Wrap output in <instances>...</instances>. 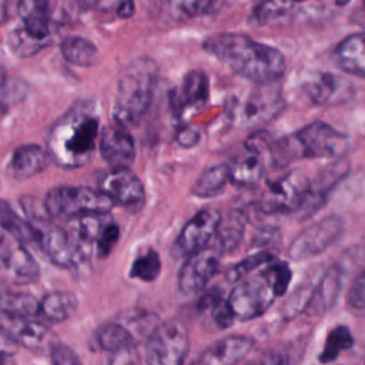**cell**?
<instances>
[{"label":"cell","mask_w":365,"mask_h":365,"mask_svg":"<svg viewBox=\"0 0 365 365\" xmlns=\"http://www.w3.org/2000/svg\"><path fill=\"white\" fill-rule=\"evenodd\" d=\"M204 50L257 84H271L285 70V58L278 48L240 33L212 34L204 40Z\"/></svg>","instance_id":"obj_1"},{"label":"cell","mask_w":365,"mask_h":365,"mask_svg":"<svg viewBox=\"0 0 365 365\" xmlns=\"http://www.w3.org/2000/svg\"><path fill=\"white\" fill-rule=\"evenodd\" d=\"M98 130L100 121L93 103H78L50 128L46 154L61 168L83 167L94 155Z\"/></svg>","instance_id":"obj_2"},{"label":"cell","mask_w":365,"mask_h":365,"mask_svg":"<svg viewBox=\"0 0 365 365\" xmlns=\"http://www.w3.org/2000/svg\"><path fill=\"white\" fill-rule=\"evenodd\" d=\"M349 138L322 121H314L304 128L274 140L269 155L274 163L284 165L301 158H331L342 155L349 148Z\"/></svg>","instance_id":"obj_3"},{"label":"cell","mask_w":365,"mask_h":365,"mask_svg":"<svg viewBox=\"0 0 365 365\" xmlns=\"http://www.w3.org/2000/svg\"><path fill=\"white\" fill-rule=\"evenodd\" d=\"M157 83V66L148 57L133 60L121 73L113 103L114 123L137 124L147 113Z\"/></svg>","instance_id":"obj_4"},{"label":"cell","mask_w":365,"mask_h":365,"mask_svg":"<svg viewBox=\"0 0 365 365\" xmlns=\"http://www.w3.org/2000/svg\"><path fill=\"white\" fill-rule=\"evenodd\" d=\"M269 262L262 265L257 274L251 272L235 281L234 288L225 298L235 319H255L272 305L277 294L268 267Z\"/></svg>","instance_id":"obj_5"},{"label":"cell","mask_w":365,"mask_h":365,"mask_svg":"<svg viewBox=\"0 0 365 365\" xmlns=\"http://www.w3.org/2000/svg\"><path fill=\"white\" fill-rule=\"evenodd\" d=\"M43 202L51 218L66 221L83 215L108 214L114 207V202L101 191L74 185L51 188Z\"/></svg>","instance_id":"obj_6"},{"label":"cell","mask_w":365,"mask_h":365,"mask_svg":"<svg viewBox=\"0 0 365 365\" xmlns=\"http://www.w3.org/2000/svg\"><path fill=\"white\" fill-rule=\"evenodd\" d=\"M188 348V332L180 321L160 322L147 336V365H184Z\"/></svg>","instance_id":"obj_7"},{"label":"cell","mask_w":365,"mask_h":365,"mask_svg":"<svg viewBox=\"0 0 365 365\" xmlns=\"http://www.w3.org/2000/svg\"><path fill=\"white\" fill-rule=\"evenodd\" d=\"M309 180L298 171H289L267 182L259 198V208L264 212H292L302 205Z\"/></svg>","instance_id":"obj_8"},{"label":"cell","mask_w":365,"mask_h":365,"mask_svg":"<svg viewBox=\"0 0 365 365\" xmlns=\"http://www.w3.org/2000/svg\"><path fill=\"white\" fill-rule=\"evenodd\" d=\"M40 278V267L26 244L6 237L0 241V279L10 285H29Z\"/></svg>","instance_id":"obj_9"},{"label":"cell","mask_w":365,"mask_h":365,"mask_svg":"<svg viewBox=\"0 0 365 365\" xmlns=\"http://www.w3.org/2000/svg\"><path fill=\"white\" fill-rule=\"evenodd\" d=\"M342 230L344 221L339 217H327L319 222L309 225L294 238L288 247V257L295 261L312 258L334 244Z\"/></svg>","instance_id":"obj_10"},{"label":"cell","mask_w":365,"mask_h":365,"mask_svg":"<svg viewBox=\"0 0 365 365\" xmlns=\"http://www.w3.org/2000/svg\"><path fill=\"white\" fill-rule=\"evenodd\" d=\"M221 250L215 241L207 247L187 255V259L178 272V287L185 294H197L205 288V285L215 275Z\"/></svg>","instance_id":"obj_11"},{"label":"cell","mask_w":365,"mask_h":365,"mask_svg":"<svg viewBox=\"0 0 365 365\" xmlns=\"http://www.w3.org/2000/svg\"><path fill=\"white\" fill-rule=\"evenodd\" d=\"M221 214L214 208L198 211L180 231L171 252L175 257H187L214 241Z\"/></svg>","instance_id":"obj_12"},{"label":"cell","mask_w":365,"mask_h":365,"mask_svg":"<svg viewBox=\"0 0 365 365\" xmlns=\"http://www.w3.org/2000/svg\"><path fill=\"white\" fill-rule=\"evenodd\" d=\"M284 101L279 91L271 84H258L234 108V120L241 125L265 123L282 110Z\"/></svg>","instance_id":"obj_13"},{"label":"cell","mask_w":365,"mask_h":365,"mask_svg":"<svg viewBox=\"0 0 365 365\" xmlns=\"http://www.w3.org/2000/svg\"><path fill=\"white\" fill-rule=\"evenodd\" d=\"M208 77L200 70L188 71L178 87L171 91L170 106L180 121H187L202 110L208 100Z\"/></svg>","instance_id":"obj_14"},{"label":"cell","mask_w":365,"mask_h":365,"mask_svg":"<svg viewBox=\"0 0 365 365\" xmlns=\"http://www.w3.org/2000/svg\"><path fill=\"white\" fill-rule=\"evenodd\" d=\"M98 191L114 204L138 210L144 204V187L130 168H111L98 180Z\"/></svg>","instance_id":"obj_15"},{"label":"cell","mask_w":365,"mask_h":365,"mask_svg":"<svg viewBox=\"0 0 365 365\" xmlns=\"http://www.w3.org/2000/svg\"><path fill=\"white\" fill-rule=\"evenodd\" d=\"M304 90L309 100L318 106H338L355 96L352 81L329 71L311 74L304 83Z\"/></svg>","instance_id":"obj_16"},{"label":"cell","mask_w":365,"mask_h":365,"mask_svg":"<svg viewBox=\"0 0 365 365\" xmlns=\"http://www.w3.org/2000/svg\"><path fill=\"white\" fill-rule=\"evenodd\" d=\"M98 148L113 168H130L135 158V144L125 127L113 123L101 131Z\"/></svg>","instance_id":"obj_17"},{"label":"cell","mask_w":365,"mask_h":365,"mask_svg":"<svg viewBox=\"0 0 365 365\" xmlns=\"http://www.w3.org/2000/svg\"><path fill=\"white\" fill-rule=\"evenodd\" d=\"M14 338L17 345L33 352L48 351L56 341L50 328L33 317H7L0 322Z\"/></svg>","instance_id":"obj_18"},{"label":"cell","mask_w":365,"mask_h":365,"mask_svg":"<svg viewBox=\"0 0 365 365\" xmlns=\"http://www.w3.org/2000/svg\"><path fill=\"white\" fill-rule=\"evenodd\" d=\"M252 344L245 335L225 336L208 346L191 365H234L247 355Z\"/></svg>","instance_id":"obj_19"},{"label":"cell","mask_w":365,"mask_h":365,"mask_svg":"<svg viewBox=\"0 0 365 365\" xmlns=\"http://www.w3.org/2000/svg\"><path fill=\"white\" fill-rule=\"evenodd\" d=\"M348 163L346 161H335L325 168H322L318 175L309 181L308 191L305 200L298 211H304L305 215L314 212L318 207L322 205L329 191L346 175Z\"/></svg>","instance_id":"obj_20"},{"label":"cell","mask_w":365,"mask_h":365,"mask_svg":"<svg viewBox=\"0 0 365 365\" xmlns=\"http://www.w3.org/2000/svg\"><path fill=\"white\" fill-rule=\"evenodd\" d=\"M17 13L23 29L33 37L50 41L51 36V0H17Z\"/></svg>","instance_id":"obj_21"},{"label":"cell","mask_w":365,"mask_h":365,"mask_svg":"<svg viewBox=\"0 0 365 365\" xmlns=\"http://www.w3.org/2000/svg\"><path fill=\"white\" fill-rule=\"evenodd\" d=\"M342 274L339 267L329 268L311 292L304 309L308 315H321L328 311L336 301L341 291Z\"/></svg>","instance_id":"obj_22"},{"label":"cell","mask_w":365,"mask_h":365,"mask_svg":"<svg viewBox=\"0 0 365 365\" xmlns=\"http://www.w3.org/2000/svg\"><path fill=\"white\" fill-rule=\"evenodd\" d=\"M46 150L37 144H24L14 150L7 167V174L14 180H27L46 167Z\"/></svg>","instance_id":"obj_23"},{"label":"cell","mask_w":365,"mask_h":365,"mask_svg":"<svg viewBox=\"0 0 365 365\" xmlns=\"http://www.w3.org/2000/svg\"><path fill=\"white\" fill-rule=\"evenodd\" d=\"M264 155L265 154L245 150L244 154L228 164L230 182L237 187H250L257 184L265 171Z\"/></svg>","instance_id":"obj_24"},{"label":"cell","mask_w":365,"mask_h":365,"mask_svg":"<svg viewBox=\"0 0 365 365\" xmlns=\"http://www.w3.org/2000/svg\"><path fill=\"white\" fill-rule=\"evenodd\" d=\"M365 36L355 33L344 38L335 50L336 64L346 73L358 77L365 76Z\"/></svg>","instance_id":"obj_25"},{"label":"cell","mask_w":365,"mask_h":365,"mask_svg":"<svg viewBox=\"0 0 365 365\" xmlns=\"http://www.w3.org/2000/svg\"><path fill=\"white\" fill-rule=\"evenodd\" d=\"M78 301L73 292L53 291L38 301V314L50 322H64L77 311Z\"/></svg>","instance_id":"obj_26"},{"label":"cell","mask_w":365,"mask_h":365,"mask_svg":"<svg viewBox=\"0 0 365 365\" xmlns=\"http://www.w3.org/2000/svg\"><path fill=\"white\" fill-rule=\"evenodd\" d=\"M247 218L241 211H231L227 217H221L214 241L221 252H232L241 242L245 231Z\"/></svg>","instance_id":"obj_27"},{"label":"cell","mask_w":365,"mask_h":365,"mask_svg":"<svg viewBox=\"0 0 365 365\" xmlns=\"http://www.w3.org/2000/svg\"><path fill=\"white\" fill-rule=\"evenodd\" d=\"M230 182V173L227 164H218L207 168L194 182L191 192L200 198H210L221 194Z\"/></svg>","instance_id":"obj_28"},{"label":"cell","mask_w":365,"mask_h":365,"mask_svg":"<svg viewBox=\"0 0 365 365\" xmlns=\"http://www.w3.org/2000/svg\"><path fill=\"white\" fill-rule=\"evenodd\" d=\"M0 312L7 317H36L38 301L30 294L0 287Z\"/></svg>","instance_id":"obj_29"},{"label":"cell","mask_w":365,"mask_h":365,"mask_svg":"<svg viewBox=\"0 0 365 365\" xmlns=\"http://www.w3.org/2000/svg\"><path fill=\"white\" fill-rule=\"evenodd\" d=\"M60 48L63 57L70 64L80 67L91 66L97 57V47L90 40L78 36L66 37L61 41Z\"/></svg>","instance_id":"obj_30"},{"label":"cell","mask_w":365,"mask_h":365,"mask_svg":"<svg viewBox=\"0 0 365 365\" xmlns=\"http://www.w3.org/2000/svg\"><path fill=\"white\" fill-rule=\"evenodd\" d=\"M0 228L23 244H34V235L29 222L20 218L9 202L0 200Z\"/></svg>","instance_id":"obj_31"},{"label":"cell","mask_w":365,"mask_h":365,"mask_svg":"<svg viewBox=\"0 0 365 365\" xmlns=\"http://www.w3.org/2000/svg\"><path fill=\"white\" fill-rule=\"evenodd\" d=\"M354 344H355V339L349 328L345 325H338L332 331H329L324 344V349L319 354V361L322 364L332 362L339 356L342 351L351 349Z\"/></svg>","instance_id":"obj_32"},{"label":"cell","mask_w":365,"mask_h":365,"mask_svg":"<svg viewBox=\"0 0 365 365\" xmlns=\"http://www.w3.org/2000/svg\"><path fill=\"white\" fill-rule=\"evenodd\" d=\"M98 344L107 352H114L123 346L135 344V338L123 324L108 322L98 332Z\"/></svg>","instance_id":"obj_33"},{"label":"cell","mask_w":365,"mask_h":365,"mask_svg":"<svg viewBox=\"0 0 365 365\" xmlns=\"http://www.w3.org/2000/svg\"><path fill=\"white\" fill-rule=\"evenodd\" d=\"M161 271V259L154 250L145 251L137 257L131 265L130 277L141 281H154Z\"/></svg>","instance_id":"obj_34"},{"label":"cell","mask_w":365,"mask_h":365,"mask_svg":"<svg viewBox=\"0 0 365 365\" xmlns=\"http://www.w3.org/2000/svg\"><path fill=\"white\" fill-rule=\"evenodd\" d=\"M47 44H48V41L38 40V38L30 36L23 27L16 29L9 36V46H10V48L13 50L14 54H17L20 57L33 56L34 53H37L38 50H41Z\"/></svg>","instance_id":"obj_35"},{"label":"cell","mask_w":365,"mask_h":365,"mask_svg":"<svg viewBox=\"0 0 365 365\" xmlns=\"http://www.w3.org/2000/svg\"><path fill=\"white\" fill-rule=\"evenodd\" d=\"M274 258L275 257L268 251H259L257 254L248 255L247 258H244L242 261H240L238 264H235L234 267H231L227 271V279L235 282V281L241 279L242 277H245L251 272H255L257 269H259L262 265L272 261Z\"/></svg>","instance_id":"obj_36"},{"label":"cell","mask_w":365,"mask_h":365,"mask_svg":"<svg viewBox=\"0 0 365 365\" xmlns=\"http://www.w3.org/2000/svg\"><path fill=\"white\" fill-rule=\"evenodd\" d=\"M202 304L207 308H210L211 317L220 328H228L232 325L235 318L231 312V308L228 307L227 299H224L218 295H208L207 298L202 299Z\"/></svg>","instance_id":"obj_37"},{"label":"cell","mask_w":365,"mask_h":365,"mask_svg":"<svg viewBox=\"0 0 365 365\" xmlns=\"http://www.w3.org/2000/svg\"><path fill=\"white\" fill-rule=\"evenodd\" d=\"M289 0H261L255 7V17L259 23H271L291 9Z\"/></svg>","instance_id":"obj_38"},{"label":"cell","mask_w":365,"mask_h":365,"mask_svg":"<svg viewBox=\"0 0 365 365\" xmlns=\"http://www.w3.org/2000/svg\"><path fill=\"white\" fill-rule=\"evenodd\" d=\"M118 237H120L118 225L114 221L106 220L100 232H98V235H97V241H96L97 255L100 258L107 257L113 251L114 245L117 244Z\"/></svg>","instance_id":"obj_39"},{"label":"cell","mask_w":365,"mask_h":365,"mask_svg":"<svg viewBox=\"0 0 365 365\" xmlns=\"http://www.w3.org/2000/svg\"><path fill=\"white\" fill-rule=\"evenodd\" d=\"M346 307L354 315H358V317L364 315V311H365V274L362 271L355 277V279L346 294Z\"/></svg>","instance_id":"obj_40"},{"label":"cell","mask_w":365,"mask_h":365,"mask_svg":"<svg viewBox=\"0 0 365 365\" xmlns=\"http://www.w3.org/2000/svg\"><path fill=\"white\" fill-rule=\"evenodd\" d=\"M218 0H175L180 11L188 17H200L210 14L217 9Z\"/></svg>","instance_id":"obj_41"},{"label":"cell","mask_w":365,"mask_h":365,"mask_svg":"<svg viewBox=\"0 0 365 365\" xmlns=\"http://www.w3.org/2000/svg\"><path fill=\"white\" fill-rule=\"evenodd\" d=\"M51 365H83L78 355L66 344L54 341L48 349Z\"/></svg>","instance_id":"obj_42"},{"label":"cell","mask_w":365,"mask_h":365,"mask_svg":"<svg viewBox=\"0 0 365 365\" xmlns=\"http://www.w3.org/2000/svg\"><path fill=\"white\" fill-rule=\"evenodd\" d=\"M108 365H141L135 344L123 346L110 354Z\"/></svg>","instance_id":"obj_43"},{"label":"cell","mask_w":365,"mask_h":365,"mask_svg":"<svg viewBox=\"0 0 365 365\" xmlns=\"http://www.w3.org/2000/svg\"><path fill=\"white\" fill-rule=\"evenodd\" d=\"M289 354L285 351V348H272L265 354L259 365H289Z\"/></svg>","instance_id":"obj_44"},{"label":"cell","mask_w":365,"mask_h":365,"mask_svg":"<svg viewBox=\"0 0 365 365\" xmlns=\"http://www.w3.org/2000/svg\"><path fill=\"white\" fill-rule=\"evenodd\" d=\"M19 349L17 342L11 336V334L0 324V355L13 356Z\"/></svg>","instance_id":"obj_45"},{"label":"cell","mask_w":365,"mask_h":365,"mask_svg":"<svg viewBox=\"0 0 365 365\" xmlns=\"http://www.w3.org/2000/svg\"><path fill=\"white\" fill-rule=\"evenodd\" d=\"M198 141V133L195 130H191V128H182L180 133H178V143L182 145V147H191L194 144H197Z\"/></svg>","instance_id":"obj_46"},{"label":"cell","mask_w":365,"mask_h":365,"mask_svg":"<svg viewBox=\"0 0 365 365\" xmlns=\"http://www.w3.org/2000/svg\"><path fill=\"white\" fill-rule=\"evenodd\" d=\"M135 11V6H134V0H121L117 6V14L121 19H128L134 14Z\"/></svg>","instance_id":"obj_47"},{"label":"cell","mask_w":365,"mask_h":365,"mask_svg":"<svg viewBox=\"0 0 365 365\" xmlns=\"http://www.w3.org/2000/svg\"><path fill=\"white\" fill-rule=\"evenodd\" d=\"M121 0H81V3L87 7L91 9H98V10H106L114 6H118Z\"/></svg>","instance_id":"obj_48"},{"label":"cell","mask_w":365,"mask_h":365,"mask_svg":"<svg viewBox=\"0 0 365 365\" xmlns=\"http://www.w3.org/2000/svg\"><path fill=\"white\" fill-rule=\"evenodd\" d=\"M11 6H13V0H0V26L10 20Z\"/></svg>","instance_id":"obj_49"},{"label":"cell","mask_w":365,"mask_h":365,"mask_svg":"<svg viewBox=\"0 0 365 365\" xmlns=\"http://www.w3.org/2000/svg\"><path fill=\"white\" fill-rule=\"evenodd\" d=\"M6 80H4V74L0 70V110L4 108V103H6Z\"/></svg>","instance_id":"obj_50"},{"label":"cell","mask_w":365,"mask_h":365,"mask_svg":"<svg viewBox=\"0 0 365 365\" xmlns=\"http://www.w3.org/2000/svg\"><path fill=\"white\" fill-rule=\"evenodd\" d=\"M0 365H17L13 356L9 355H0Z\"/></svg>","instance_id":"obj_51"},{"label":"cell","mask_w":365,"mask_h":365,"mask_svg":"<svg viewBox=\"0 0 365 365\" xmlns=\"http://www.w3.org/2000/svg\"><path fill=\"white\" fill-rule=\"evenodd\" d=\"M4 237H6V232H4V231L0 228V241H1Z\"/></svg>","instance_id":"obj_52"},{"label":"cell","mask_w":365,"mask_h":365,"mask_svg":"<svg viewBox=\"0 0 365 365\" xmlns=\"http://www.w3.org/2000/svg\"><path fill=\"white\" fill-rule=\"evenodd\" d=\"M291 3H294V1H304V0H289Z\"/></svg>","instance_id":"obj_53"}]
</instances>
